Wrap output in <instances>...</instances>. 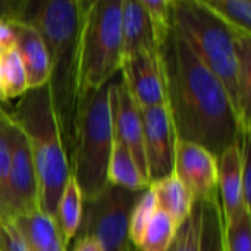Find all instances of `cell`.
<instances>
[{"mask_svg": "<svg viewBox=\"0 0 251 251\" xmlns=\"http://www.w3.org/2000/svg\"><path fill=\"white\" fill-rule=\"evenodd\" d=\"M166 106L176 138L196 143L216 157L244 132L222 82L172 28L159 46Z\"/></svg>", "mask_w": 251, "mask_h": 251, "instance_id": "obj_1", "label": "cell"}, {"mask_svg": "<svg viewBox=\"0 0 251 251\" xmlns=\"http://www.w3.org/2000/svg\"><path fill=\"white\" fill-rule=\"evenodd\" d=\"M84 1L46 0L9 3L1 19H19L31 24L43 37L49 54L47 88L62 143L71 157L78 110L79 91V38Z\"/></svg>", "mask_w": 251, "mask_h": 251, "instance_id": "obj_2", "label": "cell"}, {"mask_svg": "<svg viewBox=\"0 0 251 251\" xmlns=\"http://www.w3.org/2000/svg\"><path fill=\"white\" fill-rule=\"evenodd\" d=\"M172 28L222 82L244 132H250L251 35L228 28L199 0H172Z\"/></svg>", "mask_w": 251, "mask_h": 251, "instance_id": "obj_3", "label": "cell"}, {"mask_svg": "<svg viewBox=\"0 0 251 251\" xmlns=\"http://www.w3.org/2000/svg\"><path fill=\"white\" fill-rule=\"evenodd\" d=\"M7 115L28 141L37 175L40 210L54 218L71 169L47 85L26 90Z\"/></svg>", "mask_w": 251, "mask_h": 251, "instance_id": "obj_4", "label": "cell"}, {"mask_svg": "<svg viewBox=\"0 0 251 251\" xmlns=\"http://www.w3.org/2000/svg\"><path fill=\"white\" fill-rule=\"evenodd\" d=\"M113 146L110 82L85 93L79 103L75 143L69 169L84 203L97 199L107 187V168Z\"/></svg>", "mask_w": 251, "mask_h": 251, "instance_id": "obj_5", "label": "cell"}, {"mask_svg": "<svg viewBox=\"0 0 251 251\" xmlns=\"http://www.w3.org/2000/svg\"><path fill=\"white\" fill-rule=\"evenodd\" d=\"M122 0L84 1L79 38V91L109 84L121 71Z\"/></svg>", "mask_w": 251, "mask_h": 251, "instance_id": "obj_6", "label": "cell"}, {"mask_svg": "<svg viewBox=\"0 0 251 251\" xmlns=\"http://www.w3.org/2000/svg\"><path fill=\"white\" fill-rule=\"evenodd\" d=\"M141 193L109 184L97 199L84 203L81 226L75 237H91L104 251H134L128 234L129 216Z\"/></svg>", "mask_w": 251, "mask_h": 251, "instance_id": "obj_7", "label": "cell"}, {"mask_svg": "<svg viewBox=\"0 0 251 251\" xmlns=\"http://www.w3.org/2000/svg\"><path fill=\"white\" fill-rule=\"evenodd\" d=\"M7 132L10 144V168L4 194L3 222H10L18 216L40 210L37 175L28 141L10 118Z\"/></svg>", "mask_w": 251, "mask_h": 251, "instance_id": "obj_8", "label": "cell"}, {"mask_svg": "<svg viewBox=\"0 0 251 251\" xmlns=\"http://www.w3.org/2000/svg\"><path fill=\"white\" fill-rule=\"evenodd\" d=\"M193 194L194 201L218 203V157L203 146L176 138L174 171Z\"/></svg>", "mask_w": 251, "mask_h": 251, "instance_id": "obj_9", "label": "cell"}, {"mask_svg": "<svg viewBox=\"0 0 251 251\" xmlns=\"http://www.w3.org/2000/svg\"><path fill=\"white\" fill-rule=\"evenodd\" d=\"M149 185L174 171L176 134L166 104L140 109Z\"/></svg>", "mask_w": 251, "mask_h": 251, "instance_id": "obj_10", "label": "cell"}, {"mask_svg": "<svg viewBox=\"0 0 251 251\" xmlns=\"http://www.w3.org/2000/svg\"><path fill=\"white\" fill-rule=\"evenodd\" d=\"M110 109L113 140L128 149L141 174L147 178L141 113L131 97L121 72H118L110 81Z\"/></svg>", "mask_w": 251, "mask_h": 251, "instance_id": "obj_11", "label": "cell"}, {"mask_svg": "<svg viewBox=\"0 0 251 251\" xmlns=\"http://www.w3.org/2000/svg\"><path fill=\"white\" fill-rule=\"evenodd\" d=\"M121 76L138 109L166 104L163 74L157 51H140L121 63Z\"/></svg>", "mask_w": 251, "mask_h": 251, "instance_id": "obj_12", "label": "cell"}, {"mask_svg": "<svg viewBox=\"0 0 251 251\" xmlns=\"http://www.w3.org/2000/svg\"><path fill=\"white\" fill-rule=\"evenodd\" d=\"M12 29L15 50L24 65L28 90L47 85L49 54L40 32L28 22L19 19H3Z\"/></svg>", "mask_w": 251, "mask_h": 251, "instance_id": "obj_13", "label": "cell"}, {"mask_svg": "<svg viewBox=\"0 0 251 251\" xmlns=\"http://www.w3.org/2000/svg\"><path fill=\"white\" fill-rule=\"evenodd\" d=\"M218 191L222 225L247 212L243 200L241 141L226 147L218 156Z\"/></svg>", "mask_w": 251, "mask_h": 251, "instance_id": "obj_14", "label": "cell"}, {"mask_svg": "<svg viewBox=\"0 0 251 251\" xmlns=\"http://www.w3.org/2000/svg\"><path fill=\"white\" fill-rule=\"evenodd\" d=\"M121 41L122 60L140 51L159 50L156 46L151 21L141 0H122Z\"/></svg>", "mask_w": 251, "mask_h": 251, "instance_id": "obj_15", "label": "cell"}, {"mask_svg": "<svg viewBox=\"0 0 251 251\" xmlns=\"http://www.w3.org/2000/svg\"><path fill=\"white\" fill-rule=\"evenodd\" d=\"M9 224L29 251H66L56 219L41 210L18 216Z\"/></svg>", "mask_w": 251, "mask_h": 251, "instance_id": "obj_16", "label": "cell"}, {"mask_svg": "<svg viewBox=\"0 0 251 251\" xmlns=\"http://www.w3.org/2000/svg\"><path fill=\"white\" fill-rule=\"evenodd\" d=\"M157 200V207L174 219V222L181 226L193 212L194 197L188 188L179 181V178L171 172L163 179H159L149 185Z\"/></svg>", "mask_w": 251, "mask_h": 251, "instance_id": "obj_17", "label": "cell"}, {"mask_svg": "<svg viewBox=\"0 0 251 251\" xmlns=\"http://www.w3.org/2000/svg\"><path fill=\"white\" fill-rule=\"evenodd\" d=\"M107 181L110 185L121 187L132 193H141L149 188L147 178L141 174L128 149L115 140L107 168Z\"/></svg>", "mask_w": 251, "mask_h": 251, "instance_id": "obj_18", "label": "cell"}, {"mask_svg": "<svg viewBox=\"0 0 251 251\" xmlns=\"http://www.w3.org/2000/svg\"><path fill=\"white\" fill-rule=\"evenodd\" d=\"M82 209H84L82 194H81L74 176L71 175L63 191H62V196L59 199V203L56 207V216H54L56 222L59 225L62 238L66 246L72 238H75V235L81 226Z\"/></svg>", "mask_w": 251, "mask_h": 251, "instance_id": "obj_19", "label": "cell"}, {"mask_svg": "<svg viewBox=\"0 0 251 251\" xmlns=\"http://www.w3.org/2000/svg\"><path fill=\"white\" fill-rule=\"evenodd\" d=\"M213 16L228 28L240 34L251 35L250 0H199Z\"/></svg>", "mask_w": 251, "mask_h": 251, "instance_id": "obj_20", "label": "cell"}, {"mask_svg": "<svg viewBox=\"0 0 251 251\" xmlns=\"http://www.w3.org/2000/svg\"><path fill=\"white\" fill-rule=\"evenodd\" d=\"M178 225L171 216L160 209L156 210L150 222L147 224L140 241L135 246L137 251H171L175 241Z\"/></svg>", "mask_w": 251, "mask_h": 251, "instance_id": "obj_21", "label": "cell"}, {"mask_svg": "<svg viewBox=\"0 0 251 251\" xmlns=\"http://www.w3.org/2000/svg\"><path fill=\"white\" fill-rule=\"evenodd\" d=\"M26 90L25 69L15 47L0 51V101L19 99Z\"/></svg>", "mask_w": 251, "mask_h": 251, "instance_id": "obj_22", "label": "cell"}, {"mask_svg": "<svg viewBox=\"0 0 251 251\" xmlns=\"http://www.w3.org/2000/svg\"><path fill=\"white\" fill-rule=\"evenodd\" d=\"M203 234V203L196 201L188 219L178 228L171 251H200Z\"/></svg>", "mask_w": 251, "mask_h": 251, "instance_id": "obj_23", "label": "cell"}, {"mask_svg": "<svg viewBox=\"0 0 251 251\" xmlns=\"http://www.w3.org/2000/svg\"><path fill=\"white\" fill-rule=\"evenodd\" d=\"M157 200L156 196L153 193V190L149 187L147 190H144L140 197L137 199L131 216H129V241L131 244L135 247L137 243L140 241L147 224L150 222V219L153 218V215L157 210Z\"/></svg>", "mask_w": 251, "mask_h": 251, "instance_id": "obj_24", "label": "cell"}, {"mask_svg": "<svg viewBox=\"0 0 251 251\" xmlns=\"http://www.w3.org/2000/svg\"><path fill=\"white\" fill-rule=\"evenodd\" d=\"M225 251H251V213L244 212L222 225Z\"/></svg>", "mask_w": 251, "mask_h": 251, "instance_id": "obj_25", "label": "cell"}, {"mask_svg": "<svg viewBox=\"0 0 251 251\" xmlns=\"http://www.w3.org/2000/svg\"><path fill=\"white\" fill-rule=\"evenodd\" d=\"M200 251H224L219 201L212 204L203 203V234Z\"/></svg>", "mask_w": 251, "mask_h": 251, "instance_id": "obj_26", "label": "cell"}, {"mask_svg": "<svg viewBox=\"0 0 251 251\" xmlns=\"http://www.w3.org/2000/svg\"><path fill=\"white\" fill-rule=\"evenodd\" d=\"M153 25L156 46L165 41L172 29V0H141Z\"/></svg>", "mask_w": 251, "mask_h": 251, "instance_id": "obj_27", "label": "cell"}, {"mask_svg": "<svg viewBox=\"0 0 251 251\" xmlns=\"http://www.w3.org/2000/svg\"><path fill=\"white\" fill-rule=\"evenodd\" d=\"M9 116L6 109L0 106V222H3L4 216V194L7 175L10 168V144H9Z\"/></svg>", "mask_w": 251, "mask_h": 251, "instance_id": "obj_28", "label": "cell"}, {"mask_svg": "<svg viewBox=\"0 0 251 251\" xmlns=\"http://www.w3.org/2000/svg\"><path fill=\"white\" fill-rule=\"evenodd\" d=\"M0 251H29L15 229L4 222H0Z\"/></svg>", "mask_w": 251, "mask_h": 251, "instance_id": "obj_29", "label": "cell"}, {"mask_svg": "<svg viewBox=\"0 0 251 251\" xmlns=\"http://www.w3.org/2000/svg\"><path fill=\"white\" fill-rule=\"evenodd\" d=\"M15 47V38L9 25L0 18V51Z\"/></svg>", "mask_w": 251, "mask_h": 251, "instance_id": "obj_30", "label": "cell"}, {"mask_svg": "<svg viewBox=\"0 0 251 251\" xmlns=\"http://www.w3.org/2000/svg\"><path fill=\"white\" fill-rule=\"evenodd\" d=\"M72 251H104L103 247L91 237H76V243Z\"/></svg>", "mask_w": 251, "mask_h": 251, "instance_id": "obj_31", "label": "cell"}, {"mask_svg": "<svg viewBox=\"0 0 251 251\" xmlns=\"http://www.w3.org/2000/svg\"><path fill=\"white\" fill-rule=\"evenodd\" d=\"M222 246H224V241H222ZM224 251H225V249H224Z\"/></svg>", "mask_w": 251, "mask_h": 251, "instance_id": "obj_32", "label": "cell"}, {"mask_svg": "<svg viewBox=\"0 0 251 251\" xmlns=\"http://www.w3.org/2000/svg\"><path fill=\"white\" fill-rule=\"evenodd\" d=\"M134 251H137V250H135V249H134Z\"/></svg>", "mask_w": 251, "mask_h": 251, "instance_id": "obj_33", "label": "cell"}]
</instances>
